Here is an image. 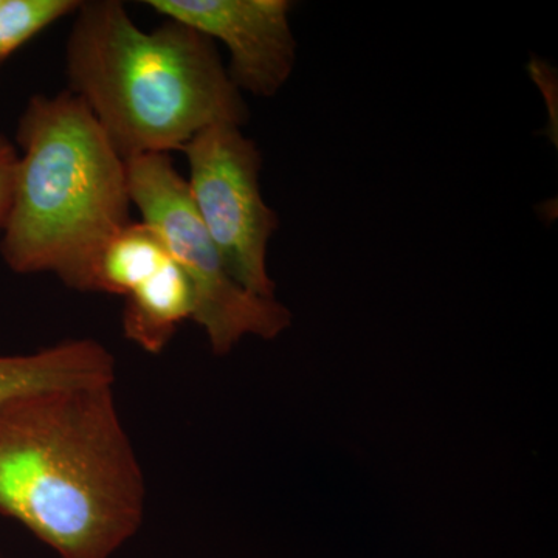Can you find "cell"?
<instances>
[{"instance_id": "obj_10", "label": "cell", "mask_w": 558, "mask_h": 558, "mask_svg": "<svg viewBox=\"0 0 558 558\" xmlns=\"http://www.w3.org/2000/svg\"><path fill=\"white\" fill-rule=\"evenodd\" d=\"M76 0H0V64L62 16L78 10Z\"/></svg>"}, {"instance_id": "obj_6", "label": "cell", "mask_w": 558, "mask_h": 558, "mask_svg": "<svg viewBox=\"0 0 558 558\" xmlns=\"http://www.w3.org/2000/svg\"><path fill=\"white\" fill-rule=\"evenodd\" d=\"M146 5L230 51L231 83L256 97H274L293 72L296 43L288 0H148Z\"/></svg>"}, {"instance_id": "obj_4", "label": "cell", "mask_w": 558, "mask_h": 558, "mask_svg": "<svg viewBox=\"0 0 558 558\" xmlns=\"http://www.w3.org/2000/svg\"><path fill=\"white\" fill-rule=\"evenodd\" d=\"M126 174L132 205L190 279L196 303L193 319L207 332L216 352L229 351L247 333L274 337L286 328L284 307L248 292L231 277L194 208L186 179L168 154L126 160Z\"/></svg>"}, {"instance_id": "obj_11", "label": "cell", "mask_w": 558, "mask_h": 558, "mask_svg": "<svg viewBox=\"0 0 558 558\" xmlns=\"http://www.w3.org/2000/svg\"><path fill=\"white\" fill-rule=\"evenodd\" d=\"M16 161V149L9 140L0 135V229L9 215Z\"/></svg>"}, {"instance_id": "obj_7", "label": "cell", "mask_w": 558, "mask_h": 558, "mask_svg": "<svg viewBox=\"0 0 558 558\" xmlns=\"http://www.w3.org/2000/svg\"><path fill=\"white\" fill-rule=\"evenodd\" d=\"M116 380V357L94 339L64 340L31 354L0 355V403L36 389Z\"/></svg>"}, {"instance_id": "obj_1", "label": "cell", "mask_w": 558, "mask_h": 558, "mask_svg": "<svg viewBox=\"0 0 558 558\" xmlns=\"http://www.w3.org/2000/svg\"><path fill=\"white\" fill-rule=\"evenodd\" d=\"M116 384L0 403V513L60 558H110L142 529L146 480Z\"/></svg>"}, {"instance_id": "obj_8", "label": "cell", "mask_w": 558, "mask_h": 558, "mask_svg": "<svg viewBox=\"0 0 558 558\" xmlns=\"http://www.w3.org/2000/svg\"><path fill=\"white\" fill-rule=\"evenodd\" d=\"M124 299V336L149 354L163 351L196 306L190 279L172 259Z\"/></svg>"}, {"instance_id": "obj_5", "label": "cell", "mask_w": 558, "mask_h": 558, "mask_svg": "<svg viewBox=\"0 0 558 558\" xmlns=\"http://www.w3.org/2000/svg\"><path fill=\"white\" fill-rule=\"evenodd\" d=\"M182 150L189 160L191 201L231 277L248 292L274 299L267 247L279 219L260 196L258 146L236 124L218 123Z\"/></svg>"}, {"instance_id": "obj_3", "label": "cell", "mask_w": 558, "mask_h": 558, "mask_svg": "<svg viewBox=\"0 0 558 558\" xmlns=\"http://www.w3.org/2000/svg\"><path fill=\"white\" fill-rule=\"evenodd\" d=\"M17 143L3 260L16 274L57 275L94 292L102 250L132 222L126 161L70 90L33 97Z\"/></svg>"}, {"instance_id": "obj_2", "label": "cell", "mask_w": 558, "mask_h": 558, "mask_svg": "<svg viewBox=\"0 0 558 558\" xmlns=\"http://www.w3.org/2000/svg\"><path fill=\"white\" fill-rule=\"evenodd\" d=\"M65 75L124 161L183 149L205 128L248 120L211 39L171 20L142 31L119 0L80 3Z\"/></svg>"}, {"instance_id": "obj_9", "label": "cell", "mask_w": 558, "mask_h": 558, "mask_svg": "<svg viewBox=\"0 0 558 558\" xmlns=\"http://www.w3.org/2000/svg\"><path fill=\"white\" fill-rule=\"evenodd\" d=\"M170 259L156 231L143 220L130 222L102 250L95 270L94 292L130 295Z\"/></svg>"}]
</instances>
